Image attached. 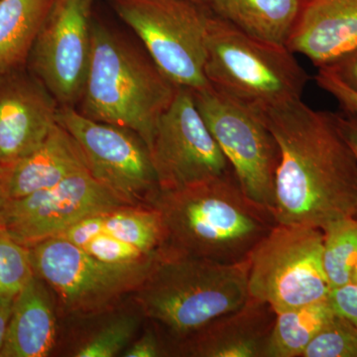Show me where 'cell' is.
Returning a JSON list of instances; mask_svg holds the SVG:
<instances>
[{
    "mask_svg": "<svg viewBox=\"0 0 357 357\" xmlns=\"http://www.w3.org/2000/svg\"><path fill=\"white\" fill-rule=\"evenodd\" d=\"M6 202V197H4L3 192H2L1 184H0V211H1L2 208H3Z\"/></svg>",
    "mask_w": 357,
    "mask_h": 357,
    "instance_id": "1f68e13d",
    "label": "cell"
},
{
    "mask_svg": "<svg viewBox=\"0 0 357 357\" xmlns=\"http://www.w3.org/2000/svg\"><path fill=\"white\" fill-rule=\"evenodd\" d=\"M323 230L277 223L248 257V294L276 314L328 300Z\"/></svg>",
    "mask_w": 357,
    "mask_h": 357,
    "instance_id": "ba28073f",
    "label": "cell"
},
{
    "mask_svg": "<svg viewBox=\"0 0 357 357\" xmlns=\"http://www.w3.org/2000/svg\"><path fill=\"white\" fill-rule=\"evenodd\" d=\"M29 248L35 275L50 289L60 317L68 319L119 306L137 290L156 260L140 264L100 261L59 236Z\"/></svg>",
    "mask_w": 357,
    "mask_h": 357,
    "instance_id": "8992f818",
    "label": "cell"
},
{
    "mask_svg": "<svg viewBox=\"0 0 357 357\" xmlns=\"http://www.w3.org/2000/svg\"><path fill=\"white\" fill-rule=\"evenodd\" d=\"M14 298L0 295V352L6 340L7 328L13 314Z\"/></svg>",
    "mask_w": 357,
    "mask_h": 357,
    "instance_id": "4dcf8cb0",
    "label": "cell"
},
{
    "mask_svg": "<svg viewBox=\"0 0 357 357\" xmlns=\"http://www.w3.org/2000/svg\"><path fill=\"white\" fill-rule=\"evenodd\" d=\"M316 83L319 88L333 96L345 112L357 115V93L345 86L333 73L326 68H319Z\"/></svg>",
    "mask_w": 357,
    "mask_h": 357,
    "instance_id": "4316f807",
    "label": "cell"
},
{
    "mask_svg": "<svg viewBox=\"0 0 357 357\" xmlns=\"http://www.w3.org/2000/svg\"><path fill=\"white\" fill-rule=\"evenodd\" d=\"M260 114L280 150L272 211L276 222L323 230L357 218V159L335 114L303 100Z\"/></svg>",
    "mask_w": 357,
    "mask_h": 357,
    "instance_id": "6da1fadb",
    "label": "cell"
},
{
    "mask_svg": "<svg viewBox=\"0 0 357 357\" xmlns=\"http://www.w3.org/2000/svg\"><path fill=\"white\" fill-rule=\"evenodd\" d=\"M303 357H357V326L333 314Z\"/></svg>",
    "mask_w": 357,
    "mask_h": 357,
    "instance_id": "d4e9b609",
    "label": "cell"
},
{
    "mask_svg": "<svg viewBox=\"0 0 357 357\" xmlns=\"http://www.w3.org/2000/svg\"><path fill=\"white\" fill-rule=\"evenodd\" d=\"M81 325L68 338L66 356L74 357L121 356L142 326L139 307L130 299L119 306L83 318H75Z\"/></svg>",
    "mask_w": 357,
    "mask_h": 357,
    "instance_id": "d6986e66",
    "label": "cell"
},
{
    "mask_svg": "<svg viewBox=\"0 0 357 357\" xmlns=\"http://www.w3.org/2000/svg\"><path fill=\"white\" fill-rule=\"evenodd\" d=\"M328 302L335 314L357 326V284L349 283L333 289Z\"/></svg>",
    "mask_w": 357,
    "mask_h": 357,
    "instance_id": "83f0119b",
    "label": "cell"
},
{
    "mask_svg": "<svg viewBox=\"0 0 357 357\" xmlns=\"http://www.w3.org/2000/svg\"><path fill=\"white\" fill-rule=\"evenodd\" d=\"M192 91L241 189L272 213L280 150L261 114L211 86Z\"/></svg>",
    "mask_w": 357,
    "mask_h": 357,
    "instance_id": "9c48e42d",
    "label": "cell"
},
{
    "mask_svg": "<svg viewBox=\"0 0 357 357\" xmlns=\"http://www.w3.org/2000/svg\"><path fill=\"white\" fill-rule=\"evenodd\" d=\"M324 68L330 70L345 86L357 93V52Z\"/></svg>",
    "mask_w": 357,
    "mask_h": 357,
    "instance_id": "f1b7e54d",
    "label": "cell"
},
{
    "mask_svg": "<svg viewBox=\"0 0 357 357\" xmlns=\"http://www.w3.org/2000/svg\"><path fill=\"white\" fill-rule=\"evenodd\" d=\"M149 206L161 217L164 249L227 264L246 261L277 225L271 211L246 196L232 170L182 189H159Z\"/></svg>",
    "mask_w": 357,
    "mask_h": 357,
    "instance_id": "7a4b0ae2",
    "label": "cell"
},
{
    "mask_svg": "<svg viewBox=\"0 0 357 357\" xmlns=\"http://www.w3.org/2000/svg\"><path fill=\"white\" fill-rule=\"evenodd\" d=\"M351 283L357 284V264L356 268H354V274H352V279Z\"/></svg>",
    "mask_w": 357,
    "mask_h": 357,
    "instance_id": "d6a6232c",
    "label": "cell"
},
{
    "mask_svg": "<svg viewBox=\"0 0 357 357\" xmlns=\"http://www.w3.org/2000/svg\"><path fill=\"white\" fill-rule=\"evenodd\" d=\"M91 41V63L77 110L93 121L130 129L149 148L157 122L178 86L144 48L102 23L93 21Z\"/></svg>",
    "mask_w": 357,
    "mask_h": 357,
    "instance_id": "277c9868",
    "label": "cell"
},
{
    "mask_svg": "<svg viewBox=\"0 0 357 357\" xmlns=\"http://www.w3.org/2000/svg\"><path fill=\"white\" fill-rule=\"evenodd\" d=\"M287 47L246 34L211 11L206 34V79L211 88L251 109L302 100L306 70Z\"/></svg>",
    "mask_w": 357,
    "mask_h": 357,
    "instance_id": "5b68a950",
    "label": "cell"
},
{
    "mask_svg": "<svg viewBox=\"0 0 357 357\" xmlns=\"http://www.w3.org/2000/svg\"><path fill=\"white\" fill-rule=\"evenodd\" d=\"M57 100L31 70L0 74V165L31 153L58 123Z\"/></svg>",
    "mask_w": 357,
    "mask_h": 357,
    "instance_id": "5bb4252c",
    "label": "cell"
},
{
    "mask_svg": "<svg viewBox=\"0 0 357 357\" xmlns=\"http://www.w3.org/2000/svg\"><path fill=\"white\" fill-rule=\"evenodd\" d=\"M328 300L276 314L264 357H303L333 316Z\"/></svg>",
    "mask_w": 357,
    "mask_h": 357,
    "instance_id": "7402d4cb",
    "label": "cell"
},
{
    "mask_svg": "<svg viewBox=\"0 0 357 357\" xmlns=\"http://www.w3.org/2000/svg\"><path fill=\"white\" fill-rule=\"evenodd\" d=\"M302 0H208L215 15L269 43L286 46Z\"/></svg>",
    "mask_w": 357,
    "mask_h": 357,
    "instance_id": "ffe728a7",
    "label": "cell"
},
{
    "mask_svg": "<svg viewBox=\"0 0 357 357\" xmlns=\"http://www.w3.org/2000/svg\"><path fill=\"white\" fill-rule=\"evenodd\" d=\"M57 304L36 275L14 298L13 314L0 357H47L60 344Z\"/></svg>",
    "mask_w": 357,
    "mask_h": 357,
    "instance_id": "ac0fdd59",
    "label": "cell"
},
{
    "mask_svg": "<svg viewBox=\"0 0 357 357\" xmlns=\"http://www.w3.org/2000/svg\"><path fill=\"white\" fill-rule=\"evenodd\" d=\"M129 204L83 171L50 189L6 199L0 227L27 248L62 234L89 215Z\"/></svg>",
    "mask_w": 357,
    "mask_h": 357,
    "instance_id": "4fadbf2b",
    "label": "cell"
},
{
    "mask_svg": "<svg viewBox=\"0 0 357 357\" xmlns=\"http://www.w3.org/2000/svg\"><path fill=\"white\" fill-rule=\"evenodd\" d=\"M83 171L89 170L81 148L57 123L31 153L0 165V184L6 199H20L55 187Z\"/></svg>",
    "mask_w": 357,
    "mask_h": 357,
    "instance_id": "e0dca14e",
    "label": "cell"
},
{
    "mask_svg": "<svg viewBox=\"0 0 357 357\" xmlns=\"http://www.w3.org/2000/svg\"><path fill=\"white\" fill-rule=\"evenodd\" d=\"M276 312L248 297L236 311L213 319L173 347V356L264 357Z\"/></svg>",
    "mask_w": 357,
    "mask_h": 357,
    "instance_id": "9a60e30c",
    "label": "cell"
},
{
    "mask_svg": "<svg viewBox=\"0 0 357 357\" xmlns=\"http://www.w3.org/2000/svg\"><path fill=\"white\" fill-rule=\"evenodd\" d=\"M93 0H53L28 57L30 70L59 105L83 96L91 58Z\"/></svg>",
    "mask_w": 357,
    "mask_h": 357,
    "instance_id": "7c38bea8",
    "label": "cell"
},
{
    "mask_svg": "<svg viewBox=\"0 0 357 357\" xmlns=\"http://www.w3.org/2000/svg\"><path fill=\"white\" fill-rule=\"evenodd\" d=\"M248 297V259L227 264L163 248L131 299L174 347Z\"/></svg>",
    "mask_w": 357,
    "mask_h": 357,
    "instance_id": "3957f363",
    "label": "cell"
},
{
    "mask_svg": "<svg viewBox=\"0 0 357 357\" xmlns=\"http://www.w3.org/2000/svg\"><path fill=\"white\" fill-rule=\"evenodd\" d=\"M57 122L81 148L89 172L129 204H147L159 191L151 155L130 129L93 121L60 105Z\"/></svg>",
    "mask_w": 357,
    "mask_h": 357,
    "instance_id": "30bf717a",
    "label": "cell"
},
{
    "mask_svg": "<svg viewBox=\"0 0 357 357\" xmlns=\"http://www.w3.org/2000/svg\"><path fill=\"white\" fill-rule=\"evenodd\" d=\"M194 1L202 2V3L206 4V1H208V0H194Z\"/></svg>",
    "mask_w": 357,
    "mask_h": 357,
    "instance_id": "836d02e7",
    "label": "cell"
},
{
    "mask_svg": "<svg viewBox=\"0 0 357 357\" xmlns=\"http://www.w3.org/2000/svg\"><path fill=\"white\" fill-rule=\"evenodd\" d=\"M323 263L331 290L351 283L357 264V218H344L323 229Z\"/></svg>",
    "mask_w": 357,
    "mask_h": 357,
    "instance_id": "603a6c76",
    "label": "cell"
},
{
    "mask_svg": "<svg viewBox=\"0 0 357 357\" xmlns=\"http://www.w3.org/2000/svg\"><path fill=\"white\" fill-rule=\"evenodd\" d=\"M160 190H177L231 171L197 107L191 89L178 88L160 116L149 146Z\"/></svg>",
    "mask_w": 357,
    "mask_h": 357,
    "instance_id": "8fae6325",
    "label": "cell"
},
{
    "mask_svg": "<svg viewBox=\"0 0 357 357\" xmlns=\"http://www.w3.org/2000/svg\"><path fill=\"white\" fill-rule=\"evenodd\" d=\"M147 321V319H146ZM148 325L139 337L132 340L121 356L163 357L173 356V344L163 331L153 321Z\"/></svg>",
    "mask_w": 357,
    "mask_h": 357,
    "instance_id": "484cf974",
    "label": "cell"
},
{
    "mask_svg": "<svg viewBox=\"0 0 357 357\" xmlns=\"http://www.w3.org/2000/svg\"><path fill=\"white\" fill-rule=\"evenodd\" d=\"M53 0H0V74L27 63Z\"/></svg>",
    "mask_w": 357,
    "mask_h": 357,
    "instance_id": "44dd1931",
    "label": "cell"
},
{
    "mask_svg": "<svg viewBox=\"0 0 357 357\" xmlns=\"http://www.w3.org/2000/svg\"><path fill=\"white\" fill-rule=\"evenodd\" d=\"M34 275L30 248L0 227V295L15 298Z\"/></svg>",
    "mask_w": 357,
    "mask_h": 357,
    "instance_id": "cb8c5ba5",
    "label": "cell"
},
{
    "mask_svg": "<svg viewBox=\"0 0 357 357\" xmlns=\"http://www.w3.org/2000/svg\"><path fill=\"white\" fill-rule=\"evenodd\" d=\"M335 116L340 132L357 159V115L345 112V114H335Z\"/></svg>",
    "mask_w": 357,
    "mask_h": 357,
    "instance_id": "f546056e",
    "label": "cell"
},
{
    "mask_svg": "<svg viewBox=\"0 0 357 357\" xmlns=\"http://www.w3.org/2000/svg\"><path fill=\"white\" fill-rule=\"evenodd\" d=\"M115 13L173 84L199 91L204 73L211 10L194 0H112Z\"/></svg>",
    "mask_w": 357,
    "mask_h": 357,
    "instance_id": "52a82bcc",
    "label": "cell"
},
{
    "mask_svg": "<svg viewBox=\"0 0 357 357\" xmlns=\"http://www.w3.org/2000/svg\"><path fill=\"white\" fill-rule=\"evenodd\" d=\"M289 51L328 67L357 52V0H302Z\"/></svg>",
    "mask_w": 357,
    "mask_h": 357,
    "instance_id": "2e32d148",
    "label": "cell"
}]
</instances>
